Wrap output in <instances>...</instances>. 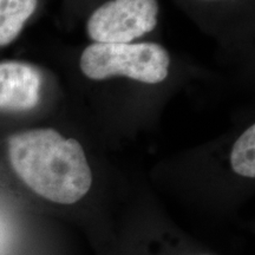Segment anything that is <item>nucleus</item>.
<instances>
[{
	"instance_id": "3",
	"label": "nucleus",
	"mask_w": 255,
	"mask_h": 255,
	"mask_svg": "<svg viewBox=\"0 0 255 255\" xmlns=\"http://www.w3.org/2000/svg\"><path fill=\"white\" fill-rule=\"evenodd\" d=\"M158 15V0H103L89 13L85 27L95 43H133L155 30Z\"/></svg>"
},
{
	"instance_id": "1",
	"label": "nucleus",
	"mask_w": 255,
	"mask_h": 255,
	"mask_svg": "<svg viewBox=\"0 0 255 255\" xmlns=\"http://www.w3.org/2000/svg\"><path fill=\"white\" fill-rule=\"evenodd\" d=\"M9 163L32 191L72 205L90 190L92 173L81 143L51 128L25 130L7 139Z\"/></svg>"
},
{
	"instance_id": "4",
	"label": "nucleus",
	"mask_w": 255,
	"mask_h": 255,
	"mask_svg": "<svg viewBox=\"0 0 255 255\" xmlns=\"http://www.w3.org/2000/svg\"><path fill=\"white\" fill-rule=\"evenodd\" d=\"M41 75L31 64L0 62V109L25 111L40 102Z\"/></svg>"
},
{
	"instance_id": "5",
	"label": "nucleus",
	"mask_w": 255,
	"mask_h": 255,
	"mask_svg": "<svg viewBox=\"0 0 255 255\" xmlns=\"http://www.w3.org/2000/svg\"><path fill=\"white\" fill-rule=\"evenodd\" d=\"M39 0H0V47L8 45L37 11Z\"/></svg>"
},
{
	"instance_id": "2",
	"label": "nucleus",
	"mask_w": 255,
	"mask_h": 255,
	"mask_svg": "<svg viewBox=\"0 0 255 255\" xmlns=\"http://www.w3.org/2000/svg\"><path fill=\"white\" fill-rule=\"evenodd\" d=\"M170 66V56L156 43L100 44L87 46L79 58V68L85 77L104 81L127 77L144 84H159L165 81Z\"/></svg>"
},
{
	"instance_id": "6",
	"label": "nucleus",
	"mask_w": 255,
	"mask_h": 255,
	"mask_svg": "<svg viewBox=\"0 0 255 255\" xmlns=\"http://www.w3.org/2000/svg\"><path fill=\"white\" fill-rule=\"evenodd\" d=\"M234 173L244 177H255V126L252 124L235 141L231 152Z\"/></svg>"
},
{
	"instance_id": "7",
	"label": "nucleus",
	"mask_w": 255,
	"mask_h": 255,
	"mask_svg": "<svg viewBox=\"0 0 255 255\" xmlns=\"http://www.w3.org/2000/svg\"><path fill=\"white\" fill-rule=\"evenodd\" d=\"M199 1H203V2H222V1H229V0H199Z\"/></svg>"
}]
</instances>
